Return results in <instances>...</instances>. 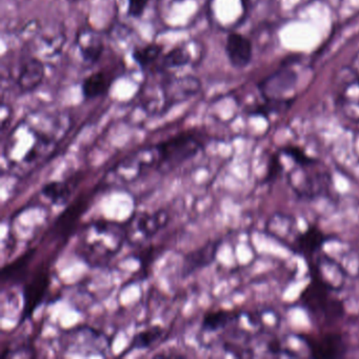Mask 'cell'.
<instances>
[{"label":"cell","instance_id":"4fadbf2b","mask_svg":"<svg viewBox=\"0 0 359 359\" xmlns=\"http://www.w3.org/2000/svg\"><path fill=\"white\" fill-rule=\"evenodd\" d=\"M226 54L235 69H243L251 62L253 56L252 43L239 33H231L226 39Z\"/></svg>","mask_w":359,"mask_h":359},{"label":"cell","instance_id":"8992f818","mask_svg":"<svg viewBox=\"0 0 359 359\" xmlns=\"http://www.w3.org/2000/svg\"><path fill=\"white\" fill-rule=\"evenodd\" d=\"M169 213L165 210L154 212H142L136 214L126 224L127 241L142 243L154 237L167 226Z\"/></svg>","mask_w":359,"mask_h":359},{"label":"cell","instance_id":"2e32d148","mask_svg":"<svg viewBox=\"0 0 359 359\" xmlns=\"http://www.w3.org/2000/svg\"><path fill=\"white\" fill-rule=\"evenodd\" d=\"M241 318V312L234 310H219L209 311L203 315L201 330L205 333H217L219 331L228 329L231 325L238 323Z\"/></svg>","mask_w":359,"mask_h":359},{"label":"cell","instance_id":"9a60e30c","mask_svg":"<svg viewBox=\"0 0 359 359\" xmlns=\"http://www.w3.org/2000/svg\"><path fill=\"white\" fill-rule=\"evenodd\" d=\"M46 69L39 58H29L22 64L18 76V87L22 93H29L43 83Z\"/></svg>","mask_w":359,"mask_h":359},{"label":"cell","instance_id":"5b68a950","mask_svg":"<svg viewBox=\"0 0 359 359\" xmlns=\"http://www.w3.org/2000/svg\"><path fill=\"white\" fill-rule=\"evenodd\" d=\"M308 264L310 277L313 280L318 281L337 293L344 287L348 273L331 256L319 252L314 257L308 260Z\"/></svg>","mask_w":359,"mask_h":359},{"label":"cell","instance_id":"44dd1931","mask_svg":"<svg viewBox=\"0 0 359 359\" xmlns=\"http://www.w3.org/2000/svg\"><path fill=\"white\" fill-rule=\"evenodd\" d=\"M75 184L76 182H71L68 180L48 182L43 187L41 193L52 205H64L74 192Z\"/></svg>","mask_w":359,"mask_h":359},{"label":"cell","instance_id":"5bb4252c","mask_svg":"<svg viewBox=\"0 0 359 359\" xmlns=\"http://www.w3.org/2000/svg\"><path fill=\"white\" fill-rule=\"evenodd\" d=\"M296 79L297 76L294 71L290 69H280L272 76L264 79V83L259 85V90L266 100H283L280 97L281 94L291 90L295 85Z\"/></svg>","mask_w":359,"mask_h":359},{"label":"cell","instance_id":"ac0fdd59","mask_svg":"<svg viewBox=\"0 0 359 359\" xmlns=\"http://www.w3.org/2000/svg\"><path fill=\"white\" fill-rule=\"evenodd\" d=\"M87 205V199L83 198L77 201V203L75 201L69 209H67L54 224L53 231L56 236H69Z\"/></svg>","mask_w":359,"mask_h":359},{"label":"cell","instance_id":"d6986e66","mask_svg":"<svg viewBox=\"0 0 359 359\" xmlns=\"http://www.w3.org/2000/svg\"><path fill=\"white\" fill-rule=\"evenodd\" d=\"M112 83V77L104 71L92 73L83 81V85H81L83 97L87 100H93V98L104 95L108 93Z\"/></svg>","mask_w":359,"mask_h":359},{"label":"cell","instance_id":"7a4b0ae2","mask_svg":"<svg viewBox=\"0 0 359 359\" xmlns=\"http://www.w3.org/2000/svg\"><path fill=\"white\" fill-rule=\"evenodd\" d=\"M294 165L293 169L285 174V178L299 201H313L331 191V173L319 159L312 157L306 163Z\"/></svg>","mask_w":359,"mask_h":359},{"label":"cell","instance_id":"30bf717a","mask_svg":"<svg viewBox=\"0 0 359 359\" xmlns=\"http://www.w3.org/2000/svg\"><path fill=\"white\" fill-rule=\"evenodd\" d=\"M264 232L290 249L300 231L297 230V220L293 215L278 212L266 220Z\"/></svg>","mask_w":359,"mask_h":359},{"label":"cell","instance_id":"7402d4cb","mask_svg":"<svg viewBox=\"0 0 359 359\" xmlns=\"http://www.w3.org/2000/svg\"><path fill=\"white\" fill-rule=\"evenodd\" d=\"M36 251V249H30L29 251L25 252L18 259L6 266L3 269V283H5L6 280L16 283V281L24 279Z\"/></svg>","mask_w":359,"mask_h":359},{"label":"cell","instance_id":"3957f363","mask_svg":"<svg viewBox=\"0 0 359 359\" xmlns=\"http://www.w3.org/2000/svg\"><path fill=\"white\" fill-rule=\"evenodd\" d=\"M336 294L337 292L311 279L300 295V302L317 325L327 327L340 320L346 313L344 302Z\"/></svg>","mask_w":359,"mask_h":359},{"label":"cell","instance_id":"8fae6325","mask_svg":"<svg viewBox=\"0 0 359 359\" xmlns=\"http://www.w3.org/2000/svg\"><path fill=\"white\" fill-rule=\"evenodd\" d=\"M222 241H212L201 245L198 249L189 252L182 262V276L188 277L193 272L210 266L215 260Z\"/></svg>","mask_w":359,"mask_h":359},{"label":"cell","instance_id":"603a6c76","mask_svg":"<svg viewBox=\"0 0 359 359\" xmlns=\"http://www.w3.org/2000/svg\"><path fill=\"white\" fill-rule=\"evenodd\" d=\"M163 52V47L157 45V43H150L146 47L137 48L132 52V57L134 62L144 70L148 68L150 65H152L155 60H158Z\"/></svg>","mask_w":359,"mask_h":359},{"label":"cell","instance_id":"4316f807","mask_svg":"<svg viewBox=\"0 0 359 359\" xmlns=\"http://www.w3.org/2000/svg\"><path fill=\"white\" fill-rule=\"evenodd\" d=\"M68 1H70V3L74 4V3H79V1H81V0H68Z\"/></svg>","mask_w":359,"mask_h":359},{"label":"cell","instance_id":"52a82bcc","mask_svg":"<svg viewBox=\"0 0 359 359\" xmlns=\"http://www.w3.org/2000/svg\"><path fill=\"white\" fill-rule=\"evenodd\" d=\"M306 344V350L314 358H340L348 352V346L340 333L319 334V335H300Z\"/></svg>","mask_w":359,"mask_h":359},{"label":"cell","instance_id":"ffe728a7","mask_svg":"<svg viewBox=\"0 0 359 359\" xmlns=\"http://www.w3.org/2000/svg\"><path fill=\"white\" fill-rule=\"evenodd\" d=\"M165 336H167V330L161 325L147 327L134 335L126 353L131 351L148 350L165 339Z\"/></svg>","mask_w":359,"mask_h":359},{"label":"cell","instance_id":"ba28073f","mask_svg":"<svg viewBox=\"0 0 359 359\" xmlns=\"http://www.w3.org/2000/svg\"><path fill=\"white\" fill-rule=\"evenodd\" d=\"M51 285V274L49 269L41 266L30 280L25 285L24 304H22V321L32 316L34 311L43 304Z\"/></svg>","mask_w":359,"mask_h":359},{"label":"cell","instance_id":"9c48e42d","mask_svg":"<svg viewBox=\"0 0 359 359\" xmlns=\"http://www.w3.org/2000/svg\"><path fill=\"white\" fill-rule=\"evenodd\" d=\"M327 239L329 236L317 224H310L306 230L298 233L290 250L310 260L321 251Z\"/></svg>","mask_w":359,"mask_h":359},{"label":"cell","instance_id":"484cf974","mask_svg":"<svg viewBox=\"0 0 359 359\" xmlns=\"http://www.w3.org/2000/svg\"><path fill=\"white\" fill-rule=\"evenodd\" d=\"M149 0H128V15L138 18L144 13Z\"/></svg>","mask_w":359,"mask_h":359},{"label":"cell","instance_id":"6da1fadb","mask_svg":"<svg viewBox=\"0 0 359 359\" xmlns=\"http://www.w3.org/2000/svg\"><path fill=\"white\" fill-rule=\"evenodd\" d=\"M127 241L126 224L97 219L81 233L77 253L92 268L104 266L121 251Z\"/></svg>","mask_w":359,"mask_h":359},{"label":"cell","instance_id":"d4e9b609","mask_svg":"<svg viewBox=\"0 0 359 359\" xmlns=\"http://www.w3.org/2000/svg\"><path fill=\"white\" fill-rule=\"evenodd\" d=\"M283 172V165L281 163L280 156L278 154L273 155L269 161L268 170H266V178L264 182L266 184H273V182L280 177L281 173Z\"/></svg>","mask_w":359,"mask_h":359},{"label":"cell","instance_id":"cb8c5ba5","mask_svg":"<svg viewBox=\"0 0 359 359\" xmlns=\"http://www.w3.org/2000/svg\"><path fill=\"white\" fill-rule=\"evenodd\" d=\"M190 54L184 48H174L163 58V67L165 69L182 68L190 62Z\"/></svg>","mask_w":359,"mask_h":359},{"label":"cell","instance_id":"e0dca14e","mask_svg":"<svg viewBox=\"0 0 359 359\" xmlns=\"http://www.w3.org/2000/svg\"><path fill=\"white\" fill-rule=\"evenodd\" d=\"M76 43L83 62L88 64H95L104 53V46L102 37L94 31L83 30L79 33Z\"/></svg>","mask_w":359,"mask_h":359},{"label":"cell","instance_id":"83f0119b","mask_svg":"<svg viewBox=\"0 0 359 359\" xmlns=\"http://www.w3.org/2000/svg\"><path fill=\"white\" fill-rule=\"evenodd\" d=\"M173 1H175V3H182L184 0H173Z\"/></svg>","mask_w":359,"mask_h":359},{"label":"cell","instance_id":"7c38bea8","mask_svg":"<svg viewBox=\"0 0 359 359\" xmlns=\"http://www.w3.org/2000/svg\"><path fill=\"white\" fill-rule=\"evenodd\" d=\"M201 89V83L194 76H182L168 81L165 87V98L169 107L184 102L196 95Z\"/></svg>","mask_w":359,"mask_h":359},{"label":"cell","instance_id":"277c9868","mask_svg":"<svg viewBox=\"0 0 359 359\" xmlns=\"http://www.w3.org/2000/svg\"><path fill=\"white\" fill-rule=\"evenodd\" d=\"M203 148V142L194 133H182L153 147L155 170L163 173L172 171L193 158Z\"/></svg>","mask_w":359,"mask_h":359}]
</instances>
